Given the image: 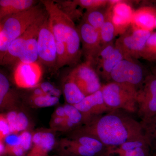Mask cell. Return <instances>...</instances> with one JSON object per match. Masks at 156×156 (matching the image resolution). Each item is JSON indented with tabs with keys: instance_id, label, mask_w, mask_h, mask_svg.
<instances>
[{
	"instance_id": "cell-1",
	"label": "cell",
	"mask_w": 156,
	"mask_h": 156,
	"mask_svg": "<svg viewBox=\"0 0 156 156\" xmlns=\"http://www.w3.org/2000/svg\"><path fill=\"white\" fill-rule=\"evenodd\" d=\"M92 133L110 147H118L130 140L142 139L141 128L134 120L117 113H110L98 119Z\"/></svg>"
},
{
	"instance_id": "cell-2",
	"label": "cell",
	"mask_w": 156,
	"mask_h": 156,
	"mask_svg": "<svg viewBox=\"0 0 156 156\" xmlns=\"http://www.w3.org/2000/svg\"><path fill=\"white\" fill-rule=\"evenodd\" d=\"M47 14L44 6L36 5L28 10L7 16L0 20V61L12 42Z\"/></svg>"
},
{
	"instance_id": "cell-3",
	"label": "cell",
	"mask_w": 156,
	"mask_h": 156,
	"mask_svg": "<svg viewBox=\"0 0 156 156\" xmlns=\"http://www.w3.org/2000/svg\"><path fill=\"white\" fill-rule=\"evenodd\" d=\"M101 91L108 108L131 110L137 103V90L129 84L112 82L102 87Z\"/></svg>"
},
{
	"instance_id": "cell-4",
	"label": "cell",
	"mask_w": 156,
	"mask_h": 156,
	"mask_svg": "<svg viewBox=\"0 0 156 156\" xmlns=\"http://www.w3.org/2000/svg\"><path fill=\"white\" fill-rule=\"evenodd\" d=\"M151 32L136 28L132 25L117 39L115 46L125 58L138 59Z\"/></svg>"
},
{
	"instance_id": "cell-5",
	"label": "cell",
	"mask_w": 156,
	"mask_h": 156,
	"mask_svg": "<svg viewBox=\"0 0 156 156\" xmlns=\"http://www.w3.org/2000/svg\"><path fill=\"white\" fill-rule=\"evenodd\" d=\"M37 50L40 61L46 66L56 70V41L50 28L48 17L39 31Z\"/></svg>"
},
{
	"instance_id": "cell-6",
	"label": "cell",
	"mask_w": 156,
	"mask_h": 156,
	"mask_svg": "<svg viewBox=\"0 0 156 156\" xmlns=\"http://www.w3.org/2000/svg\"><path fill=\"white\" fill-rule=\"evenodd\" d=\"M48 14V20L56 41L64 42L70 27L74 23L71 17L66 13L54 1H41Z\"/></svg>"
},
{
	"instance_id": "cell-7",
	"label": "cell",
	"mask_w": 156,
	"mask_h": 156,
	"mask_svg": "<svg viewBox=\"0 0 156 156\" xmlns=\"http://www.w3.org/2000/svg\"><path fill=\"white\" fill-rule=\"evenodd\" d=\"M137 104L145 121L156 115V73L145 77L137 91Z\"/></svg>"
},
{
	"instance_id": "cell-8",
	"label": "cell",
	"mask_w": 156,
	"mask_h": 156,
	"mask_svg": "<svg viewBox=\"0 0 156 156\" xmlns=\"http://www.w3.org/2000/svg\"><path fill=\"white\" fill-rule=\"evenodd\" d=\"M145 78L142 66L134 59L129 58H124L120 62L111 74L113 82L128 84L135 87L141 85Z\"/></svg>"
},
{
	"instance_id": "cell-9",
	"label": "cell",
	"mask_w": 156,
	"mask_h": 156,
	"mask_svg": "<svg viewBox=\"0 0 156 156\" xmlns=\"http://www.w3.org/2000/svg\"><path fill=\"white\" fill-rule=\"evenodd\" d=\"M124 58L122 53L113 42L101 47L92 64L98 75L109 80L113 70Z\"/></svg>"
},
{
	"instance_id": "cell-10",
	"label": "cell",
	"mask_w": 156,
	"mask_h": 156,
	"mask_svg": "<svg viewBox=\"0 0 156 156\" xmlns=\"http://www.w3.org/2000/svg\"><path fill=\"white\" fill-rule=\"evenodd\" d=\"M69 74L86 96L101 89L98 74L89 61L79 65Z\"/></svg>"
},
{
	"instance_id": "cell-11",
	"label": "cell",
	"mask_w": 156,
	"mask_h": 156,
	"mask_svg": "<svg viewBox=\"0 0 156 156\" xmlns=\"http://www.w3.org/2000/svg\"><path fill=\"white\" fill-rule=\"evenodd\" d=\"M42 74V68L37 62L26 63L19 61L14 69V79L20 88H35L41 80Z\"/></svg>"
},
{
	"instance_id": "cell-12",
	"label": "cell",
	"mask_w": 156,
	"mask_h": 156,
	"mask_svg": "<svg viewBox=\"0 0 156 156\" xmlns=\"http://www.w3.org/2000/svg\"><path fill=\"white\" fill-rule=\"evenodd\" d=\"M83 52L92 63L101 48L100 31L82 20L77 28Z\"/></svg>"
},
{
	"instance_id": "cell-13",
	"label": "cell",
	"mask_w": 156,
	"mask_h": 156,
	"mask_svg": "<svg viewBox=\"0 0 156 156\" xmlns=\"http://www.w3.org/2000/svg\"><path fill=\"white\" fill-rule=\"evenodd\" d=\"M48 17V13L38 21L31 25L24 33L11 43L5 55L1 61V65H10L17 62H18L20 55L26 42L33 34L40 30L42 24Z\"/></svg>"
},
{
	"instance_id": "cell-14",
	"label": "cell",
	"mask_w": 156,
	"mask_h": 156,
	"mask_svg": "<svg viewBox=\"0 0 156 156\" xmlns=\"http://www.w3.org/2000/svg\"><path fill=\"white\" fill-rule=\"evenodd\" d=\"M111 6L112 7V17L115 30L116 36L118 34L121 35L131 25L134 12L130 6L125 1L119 0V2Z\"/></svg>"
},
{
	"instance_id": "cell-15",
	"label": "cell",
	"mask_w": 156,
	"mask_h": 156,
	"mask_svg": "<svg viewBox=\"0 0 156 156\" xmlns=\"http://www.w3.org/2000/svg\"><path fill=\"white\" fill-rule=\"evenodd\" d=\"M65 44L68 58V65L77 64L80 60L82 52L80 49L81 41L77 28L75 23L70 27L66 36Z\"/></svg>"
},
{
	"instance_id": "cell-16",
	"label": "cell",
	"mask_w": 156,
	"mask_h": 156,
	"mask_svg": "<svg viewBox=\"0 0 156 156\" xmlns=\"http://www.w3.org/2000/svg\"><path fill=\"white\" fill-rule=\"evenodd\" d=\"M156 9L143 7L133 12L131 24L136 28L151 32L155 28Z\"/></svg>"
},
{
	"instance_id": "cell-17",
	"label": "cell",
	"mask_w": 156,
	"mask_h": 156,
	"mask_svg": "<svg viewBox=\"0 0 156 156\" xmlns=\"http://www.w3.org/2000/svg\"><path fill=\"white\" fill-rule=\"evenodd\" d=\"M74 105L82 114L97 113L108 108L104 100L101 89L86 96L82 101Z\"/></svg>"
},
{
	"instance_id": "cell-18",
	"label": "cell",
	"mask_w": 156,
	"mask_h": 156,
	"mask_svg": "<svg viewBox=\"0 0 156 156\" xmlns=\"http://www.w3.org/2000/svg\"><path fill=\"white\" fill-rule=\"evenodd\" d=\"M34 0H1L0 20L7 16L26 11L36 5Z\"/></svg>"
},
{
	"instance_id": "cell-19",
	"label": "cell",
	"mask_w": 156,
	"mask_h": 156,
	"mask_svg": "<svg viewBox=\"0 0 156 156\" xmlns=\"http://www.w3.org/2000/svg\"><path fill=\"white\" fill-rule=\"evenodd\" d=\"M55 136L50 132H39L34 134L32 151L33 156H44L53 148L55 144Z\"/></svg>"
},
{
	"instance_id": "cell-20",
	"label": "cell",
	"mask_w": 156,
	"mask_h": 156,
	"mask_svg": "<svg viewBox=\"0 0 156 156\" xmlns=\"http://www.w3.org/2000/svg\"><path fill=\"white\" fill-rule=\"evenodd\" d=\"M40 30L33 34L27 39L21 50L18 62L26 63L37 62L38 58L37 40Z\"/></svg>"
},
{
	"instance_id": "cell-21",
	"label": "cell",
	"mask_w": 156,
	"mask_h": 156,
	"mask_svg": "<svg viewBox=\"0 0 156 156\" xmlns=\"http://www.w3.org/2000/svg\"><path fill=\"white\" fill-rule=\"evenodd\" d=\"M63 92L66 100L68 104L71 105L77 104L86 97L70 74L65 80Z\"/></svg>"
},
{
	"instance_id": "cell-22",
	"label": "cell",
	"mask_w": 156,
	"mask_h": 156,
	"mask_svg": "<svg viewBox=\"0 0 156 156\" xmlns=\"http://www.w3.org/2000/svg\"><path fill=\"white\" fill-rule=\"evenodd\" d=\"M100 34L101 47L113 42L116 36L115 30L112 17V7L109 5L107 9L106 18L100 29Z\"/></svg>"
},
{
	"instance_id": "cell-23",
	"label": "cell",
	"mask_w": 156,
	"mask_h": 156,
	"mask_svg": "<svg viewBox=\"0 0 156 156\" xmlns=\"http://www.w3.org/2000/svg\"><path fill=\"white\" fill-rule=\"evenodd\" d=\"M107 7L103 9L87 10L83 15V20L100 31L106 17Z\"/></svg>"
},
{
	"instance_id": "cell-24",
	"label": "cell",
	"mask_w": 156,
	"mask_h": 156,
	"mask_svg": "<svg viewBox=\"0 0 156 156\" xmlns=\"http://www.w3.org/2000/svg\"><path fill=\"white\" fill-rule=\"evenodd\" d=\"M14 100V94L10 89L9 80L5 76L0 74V105L2 107Z\"/></svg>"
},
{
	"instance_id": "cell-25",
	"label": "cell",
	"mask_w": 156,
	"mask_h": 156,
	"mask_svg": "<svg viewBox=\"0 0 156 156\" xmlns=\"http://www.w3.org/2000/svg\"><path fill=\"white\" fill-rule=\"evenodd\" d=\"M141 58L156 62V32L151 33L141 54Z\"/></svg>"
},
{
	"instance_id": "cell-26",
	"label": "cell",
	"mask_w": 156,
	"mask_h": 156,
	"mask_svg": "<svg viewBox=\"0 0 156 156\" xmlns=\"http://www.w3.org/2000/svg\"><path fill=\"white\" fill-rule=\"evenodd\" d=\"M64 144L70 151L81 156H95L96 153L94 151L80 144L77 141L65 140Z\"/></svg>"
},
{
	"instance_id": "cell-27",
	"label": "cell",
	"mask_w": 156,
	"mask_h": 156,
	"mask_svg": "<svg viewBox=\"0 0 156 156\" xmlns=\"http://www.w3.org/2000/svg\"><path fill=\"white\" fill-rule=\"evenodd\" d=\"M77 141L81 145L94 151L96 154L99 153L104 150L103 144L96 138L88 136H82Z\"/></svg>"
},
{
	"instance_id": "cell-28",
	"label": "cell",
	"mask_w": 156,
	"mask_h": 156,
	"mask_svg": "<svg viewBox=\"0 0 156 156\" xmlns=\"http://www.w3.org/2000/svg\"><path fill=\"white\" fill-rule=\"evenodd\" d=\"M74 2L77 6L87 10L105 8L109 4L108 0H75Z\"/></svg>"
},
{
	"instance_id": "cell-29",
	"label": "cell",
	"mask_w": 156,
	"mask_h": 156,
	"mask_svg": "<svg viewBox=\"0 0 156 156\" xmlns=\"http://www.w3.org/2000/svg\"><path fill=\"white\" fill-rule=\"evenodd\" d=\"M56 70L68 64V58L66 47L64 42L56 41Z\"/></svg>"
},
{
	"instance_id": "cell-30",
	"label": "cell",
	"mask_w": 156,
	"mask_h": 156,
	"mask_svg": "<svg viewBox=\"0 0 156 156\" xmlns=\"http://www.w3.org/2000/svg\"><path fill=\"white\" fill-rule=\"evenodd\" d=\"M64 108L66 119L74 126L80 122L83 119V114L77 108L70 104L66 105Z\"/></svg>"
},
{
	"instance_id": "cell-31",
	"label": "cell",
	"mask_w": 156,
	"mask_h": 156,
	"mask_svg": "<svg viewBox=\"0 0 156 156\" xmlns=\"http://www.w3.org/2000/svg\"><path fill=\"white\" fill-rule=\"evenodd\" d=\"M31 98L36 106L41 108L53 106L58 103L59 101V98L50 96L47 94Z\"/></svg>"
},
{
	"instance_id": "cell-32",
	"label": "cell",
	"mask_w": 156,
	"mask_h": 156,
	"mask_svg": "<svg viewBox=\"0 0 156 156\" xmlns=\"http://www.w3.org/2000/svg\"><path fill=\"white\" fill-rule=\"evenodd\" d=\"M32 136L30 132L27 131H23L19 135V145L25 152L30 148L32 143Z\"/></svg>"
},
{
	"instance_id": "cell-33",
	"label": "cell",
	"mask_w": 156,
	"mask_h": 156,
	"mask_svg": "<svg viewBox=\"0 0 156 156\" xmlns=\"http://www.w3.org/2000/svg\"><path fill=\"white\" fill-rule=\"evenodd\" d=\"M28 125V120L26 115L23 113H18L15 123L16 134L20 131H24Z\"/></svg>"
},
{
	"instance_id": "cell-34",
	"label": "cell",
	"mask_w": 156,
	"mask_h": 156,
	"mask_svg": "<svg viewBox=\"0 0 156 156\" xmlns=\"http://www.w3.org/2000/svg\"><path fill=\"white\" fill-rule=\"evenodd\" d=\"M117 154L119 156H149L147 146L135 148L131 150Z\"/></svg>"
},
{
	"instance_id": "cell-35",
	"label": "cell",
	"mask_w": 156,
	"mask_h": 156,
	"mask_svg": "<svg viewBox=\"0 0 156 156\" xmlns=\"http://www.w3.org/2000/svg\"><path fill=\"white\" fill-rule=\"evenodd\" d=\"M9 124L4 115H0V141L3 142L6 137L10 134Z\"/></svg>"
},
{
	"instance_id": "cell-36",
	"label": "cell",
	"mask_w": 156,
	"mask_h": 156,
	"mask_svg": "<svg viewBox=\"0 0 156 156\" xmlns=\"http://www.w3.org/2000/svg\"><path fill=\"white\" fill-rule=\"evenodd\" d=\"M145 121L147 124H148L147 128L148 132V138L156 140V115Z\"/></svg>"
},
{
	"instance_id": "cell-37",
	"label": "cell",
	"mask_w": 156,
	"mask_h": 156,
	"mask_svg": "<svg viewBox=\"0 0 156 156\" xmlns=\"http://www.w3.org/2000/svg\"><path fill=\"white\" fill-rule=\"evenodd\" d=\"M17 112L11 111L9 112L5 116L6 120L9 124L10 128V133L16 134L15 123L17 115Z\"/></svg>"
},
{
	"instance_id": "cell-38",
	"label": "cell",
	"mask_w": 156,
	"mask_h": 156,
	"mask_svg": "<svg viewBox=\"0 0 156 156\" xmlns=\"http://www.w3.org/2000/svg\"><path fill=\"white\" fill-rule=\"evenodd\" d=\"M6 151H8L16 156H22L25 152L24 150L19 144L13 146H6Z\"/></svg>"
},
{
	"instance_id": "cell-39",
	"label": "cell",
	"mask_w": 156,
	"mask_h": 156,
	"mask_svg": "<svg viewBox=\"0 0 156 156\" xmlns=\"http://www.w3.org/2000/svg\"><path fill=\"white\" fill-rule=\"evenodd\" d=\"M6 144V146H13L18 145L19 144V136H17L16 134H9V136L6 137L5 139Z\"/></svg>"
},
{
	"instance_id": "cell-40",
	"label": "cell",
	"mask_w": 156,
	"mask_h": 156,
	"mask_svg": "<svg viewBox=\"0 0 156 156\" xmlns=\"http://www.w3.org/2000/svg\"><path fill=\"white\" fill-rule=\"evenodd\" d=\"M38 87L41 88L46 94H48L51 90L55 88L54 86L49 82H44L42 83L41 84H40Z\"/></svg>"
},
{
	"instance_id": "cell-41",
	"label": "cell",
	"mask_w": 156,
	"mask_h": 156,
	"mask_svg": "<svg viewBox=\"0 0 156 156\" xmlns=\"http://www.w3.org/2000/svg\"><path fill=\"white\" fill-rule=\"evenodd\" d=\"M47 95V94L41 88L37 87L35 89H34L31 98L39 97V96H43V95Z\"/></svg>"
},
{
	"instance_id": "cell-42",
	"label": "cell",
	"mask_w": 156,
	"mask_h": 156,
	"mask_svg": "<svg viewBox=\"0 0 156 156\" xmlns=\"http://www.w3.org/2000/svg\"><path fill=\"white\" fill-rule=\"evenodd\" d=\"M55 116L61 118H66L64 107H59L56 109L55 113Z\"/></svg>"
},
{
	"instance_id": "cell-43",
	"label": "cell",
	"mask_w": 156,
	"mask_h": 156,
	"mask_svg": "<svg viewBox=\"0 0 156 156\" xmlns=\"http://www.w3.org/2000/svg\"><path fill=\"white\" fill-rule=\"evenodd\" d=\"M66 118H61V117H57L55 116L53 119V122L56 126H62L63 123Z\"/></svg>"
},
{
	"instance_id": "cell-44",
	"label": "cell",
	"mask_w": 156,
	"mask_h": 156,
	"mask_svg": "<svg viewBox=\"0 0 156 156\" xmlns=\"http://www.w3.org/2000/svg\"><path fill=\"white\" fill-rule=\"evenodd\" d=\"M47 95H50V96H54V97L59 98L61 95V92L59 89L54 88L53 90H51L49 92Z\"/></svg>"
},
{
	"instance_id": "cell-45",
	"label": "cell",
	"mask_w": 156,
	"mask_h": 156,
	"mask_svg": "<svg viewBox=\"0 0 156 156\" xmlns=\"http://www.w3.org/2000/svg\"><path fill=\"white\" fill-rule=\"evenodd\" d=\"M6 151V146H5L3 142L0 141V153L1 154H3Z\"/></svg>"
},
{
	"instance_id": "cell-46",
	"label": "cell",
	"mask_w": 156,
	"mask_h": 156,
	"mask_svg": "<svg viewBox=\"0 0 156 156\" xmlns=\"http://www.w3.org/2000/svg\"><path fill=\"white\" fill-rule=\"evenodd\" d=\"M152 72L155 73H156V65L154 66V67L153 68Z\"/></svg>"
},
{
	"instance_id": "cell-47",
	"label": "cell",
	"mask_w": 156,
	"mask_h": 156,
	"mask_svg": "<svg viewBox=\"0 0 156 156\" xmlns=\"http://www.w3.org/2000/svg\"><path fill=\"white\" fill-rule=\"evenodd\" d=\"M155 28H156V17L155 18Z\"/></svg>"
}]
</instances>
